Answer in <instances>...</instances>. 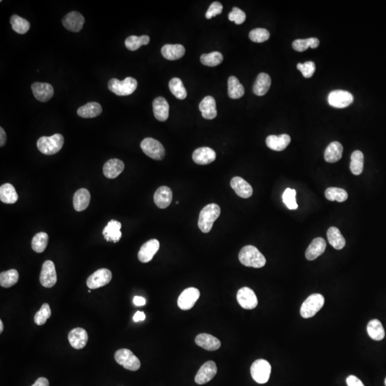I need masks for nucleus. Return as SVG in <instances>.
I'll use <instances>...</instances> for the list:
<instances>
[{
  "mask_svg": "<svg viewBox=\"0 0 386 386\" xmlns=\"http://www.w3.org/2000/svg\"><path fill=\"white\" fill-rule=\"evenodd\" d=\"M239 260L245 266L255 268H262L266 263L263 255L253 245H247L242 248L239 253Z\"/></svg>",
  "mask_w": 386,
  "mask_h": 386,
  "instance_id": "obj_1",
  "label": "nucleus"
},
{
  "mask_svg": "<svg viewBox=\"0 0 386 386\" xmlns=\"http://www.w3.org/2000/svg\"><path fill=\"white\" fill-rule=\"evenodd\" d=\"M220 208L217 204L212 203L206 205L200 213L198 227L204 233H210L213 223L220 214Z\"/></svg>",
  "mask_w": 386,
  "mask_h": 386,
  "instance_id": "obj_2",
  "label": "nucleus"
},
{
  "mask_svg": "<svg viewBox=\"0 0 386 386\" xmlns=\"http://www.w3.org/2000/svg\"><path fill=\"white\" fill-rule=\"evenodd\" d=\"M64 137L61 134H55L50 137H40L37 143L39 150L43 154L52 155L58 153L64 145Z\"/></svg>",
  "mask_w": 386,
  "mask_h": 386,
  "instance_id": "obj_3",
  "label": "nucleus"
},
{
  "mask_svg": "<svg viewBox=\"0 0 386 386\" xmlns=\"http://www.w3.org/2000/svg\"><path fill=\"white\" fill-rule=\"evenodd\" d=\"M137 87V81L133 77H126L123 81L117 79H111L108 83V88L111 92L118 96H128L133 93Z\"/></svg>",
  "mask_w": 386,
  "mask_h": 386,
  "instance_id": "obj_4",
  "label": "nucleus"
},
{
  "mask_svg": "<svg viewBox=\"0 0 386 386\" xmlns=\"http://www.w3.org/2000/svg\"><path fill=\"white\" fill-rule=\"evenodd\" d=\"M325 303L323 296L319 293H315L309 296L304 301L300 308V315L304 319L313 317L322 308Z\"/></svg>",
  "mask_w": 386,
  "mask_h": 386,
  "instance_id": "obj_5",
  "label": "nucleus"
},
{
  "mask_svg": "<svg viewBox=\"0 0 386 386\" xmlns=\"http://www.w3.org/2000/svg\"><path fill=\"white\" fill-rule=\"evenodd\" d=\"M251 373L253 380L257 384H266L269 381L271 365L265 360H257L252 364Z\"/></svg>",
  "mask_w": 386,
  "mask_h": 386,
  "instance_id": "obj_6",
  "label": "nucleus"
},
{
  "mask_svg": "<svg viewBox=\"0 0 386 386\" xmlns=\"http://www.w3.org/2000/svg\"><path fill=\"white\" fill-rule=\"evenodd\" d=\"M115 359L117 364L132 371L139 370L141 365L140 360L128 349H120L116 351Z\"/></svg>",
  "mask_w": 386,
  "mask_h": 386,
  "instance_id": "obj_7",
  "label": "nucleus"
},
{
  "mask_svg": "<svg viewBox=\"0 0 386 386\" xmlns=\"http://www.w3.org/2000/svg\"><path fill=\"white\" fill-rule=\"evenodd\" d=\"M144 153L150 158L156 160H162L165 157V148L163 145L153 138L148 137L142 141L140 144Z\"/></svg>",
  "mask_w": 386,
  "mask_h": 386,
  "instance_id": "obj_8",
  "label": "nucleus"
},
{
  "mask_svg": "<svg viewBox=\"0 0 386 386\" xmlns=\"http://www.w3.org/2000/svg\"><path fill=\"white\" fill-rule=\"evenodd\" d=\"M328 100L329 105L333 107L345 108L353 103L354 97L347 91L337 89L329 94Z\"/></svg>",
  "mask_w": 386,
  "mask_h": 386,
  "instance_id": "obj_9",
  "label": "nucleus"
},
{
  "mask_svg": "<svg viewBox=\"0 0 386 386\" xmlns=\"http://www.w3.org/2000/svg\"><path fill=\"white\" fill-rule=\"evenodd\" d=\"M112 275L110 270L106 268L97 270L87 279V285L89 289H97L109 283Z\"/></svg>",
  "mask_w": 386,
  "mask_h": 386,
  "instance_id": "obj_10",
  "label": "nucleus"
},
{
  "mask_svg": "<svg viewBox=\"0 0 386 386\" xmlns=\"http://www.w3.org/2000/svg\"><path fill=\"white\" fill-rule=\"evenodd\" d=\"M57 280L58 278L55 264L51 260L45 261L43 263L40 276L42 285L45 288H52L56 284Z\"/></svg>",
  "mask_w": 386,
  "mask_h": 386,
  "instance_id": "obj_11",
  "label": "nucleus"
},
{
  "mask_svg": "<svg viewBox=\"0 0 386 386\" xmlns=\"http://www.w3.org/2000/svg\"><path fill=\"white\" fill-rule=\"evenodd\" d=\"M237 300L240 306L246 310L256 308L258 303L256 293L248 287H243L237 291Z\"/></svg>",
  "mask_w": 386,
  "mask_h": 386,
  "instance_id": "obj_12",
  "label": "nucleus"
},
{
  "mask_svg": "<svg viewBox=\"0 0 386 386\" xmlns=\"http://www.w3.org/2000/svg\"><path fill=\"white\" fill-rule=\"evenodd\" d=\"M200 291L197 288H187L179 296L178 300H177V305L181 310H190L194 306V304L200 298Z\"/></svg>",
  "mask_w": 386,
  "mask_h": 386,
  "instance_id": "obj_13",
  "label": "nucleus"
},
{
  "mask_svg": "<svg viewBox=\"0 0 386 386\" xmlns=\"http://www.w3.org/2000/svg\"><path fill=\"white\" fill-rule=\"evenodd\" d=\"M217 368L215 363L212 361H208L204 364L194 378V381L198 385H203L210 382L215 376Z\"/></svg>",
  "mask_w": 386,
  "mask_h": 386,
  "instance_id": "obj_14",
  "label": "nucleus"
},
{
  "mask_svg": "<svg viewBox=\"0 0 386 386\" xmlns=\"http://www.w3.org/2000/svg\"><path fill=\"white\" fill-rule=\"evenodd\" d=\"M84 23V17L78 12H69L63 19V26L70 32H80Z\"/></svg>",
  "mask_w": 386,
  "mask_h": 386,
  "instance_id": "obj_15",
  "label": "nucleus"
},
{
  "mask_svg": "<svg viewBox=\"0 0 386 386\" xmlns=\"http://www.w3.org/2000/svg\"><path fill=\"white\" fill-rule=\"evenodd\" d=\"M160 248V242L156 239L149 240L143 244L138 253V259L140 262L147 263L152 260L154 255Z\"/></svg>",
  "mask_w": 386,
  "mask_h": 386,
  "instance_id": "obj_16",
  "label": "nucleus"
},
{
  "mask_svg": "<svg viewBox=\"0 0 386 386\" xmlns=\"http://www.w3.org/2000/svg\"><path fill=\"white\" fill-rule=\"evenodd\" d=\"M32 90L35 98L43 103L49 101L54 95V88L49 83H33L32 85Z\"/></svg>",
  "mask_w": 386,
  "mask_h": 386,
  "instance_id": "obj_17",
  "label": "nucleus"
},
{
  "mask_svg": "<svg viewBox=\"0 0 386 386\" xmlns=\"http://www.w3.org/2000/svg\"><path fill=\"white\" fill-rule=\"evenodd\" d=\"M68 340L71 346L80 350L86 347L88 341V334L85 329L76 328L69 332Z\"/></svg>",
  "mask_w": 386,
  "mask_h": 386,
  "instance_id": "obj_18",
  "label": "nucleus"
},
{
  "mask_svg": "<svg viewBox=\"0 0 386 386\" xmlns=\"http://www.w3.org/2000/svg\"><path fill=\"white\" fill-rule=\"evenodd\" d=\"M216 153L208 147L197 148L193 154V160L196 164L208 165L215 160Z\"/></svg>",
  "mask_w": 386,
  "mask_h": 386,
  "instance_id": "obj_19",
  "label": "nucleus"
},
{
  "mask_svg": "<svg viewBox=\"0 0 386 386\" xmlns=\"http://www.w3.org/2000/svg\"><path fill=\"white\" fill-rule=\"evenodd\" d=\"M231 188L242 198H249L253 194V188L248 182L240 177H235L231 181Z\"/></svg>",
  "mask_w": 386,
  "mask_h": 386,
  "instance_id": "obj_20",
  "label": "nucleus"
},
{
  "mask_svg": "<svg viewBox=\"0 0 386 386\" xmlns=\"http://www.w3.org/2000/svg\"><path fill=\"white\" fill-rule=\"evenodd\" d=\"M172 192L171 188L162 186L156 191L154 194V202L160 209L168 208L172 203Z\"/></svg>",
  "mask_w": 386,
  "mask_h": 386,
  "instance_id": "obj_21",
  "label": "nucleus"
},
{
  "mask_svg": "<svg viewBox=\"0 0 386 386\" xmlns=\"http://www.w3.org/2000/svg\"><path fill=\"white\" fill-rule=\"evenodd\" d=\"M125 169V164L119 159H110L103 167V173L107 178L114 179L118 177Z\"/></svg>",
  "mask_w": 386,
  "mask_h": 386,
  "instance_id": "obj_22",
  "label": "nucleus"
},
{
  "mask_svg": "<svg viewBox=\"0 0 386 386\" xmlns=\"http://www.w3.org/2000/svg\"><path fill=\"white\" fill-rule=\"evenodd\" d=\"M153 112L154 117L160 122L166 121L169 117L170 106L168 101L163 97L154 99L153 103Z\"/></svg>",
  "mask_w": 386,
  "mask_h": 386,
  "instance_id": "obj_23",
  "label": "nucleus"
},
{
  "mask_svg": "<svg viewBox=\"0 0 386 386\" xmlns=\"http://www.w3.org/2000/svg\"><path fill=\"white\" fill-rule=\"evenodd\" d=\"M326 248V242L322 237H317L312 241L305 252L307 260H314L322 254Z\"/></svg>",
  "mask_w": 386,
  "mask_h": 386,
  "instance_id": "obj_24",
  "label": "nucleus"
},
{
  "mask_svg": "<svg viewBox=\"0 0 386 386\" xmlns=\"http://www.w3.org/2000/svg\"><path fill=\"white\" fill-rule=\"evenodd\" d=\"M122 224L117 220H110L103 230V234L107 242H117L120 241L122 237L120 229Z\"/></svg>",
  "mask_w": 386,
  "mask_h": 386,
  "instance_id": "obj_25",
  "label": "nucleus"
},
{
  "mask_svg": "<svg viewBox=\"0 0 386 386\" xmlns=\"http://www.w3.org/2000/svg\"><path fill=\"white\" fill-rule=\"evenodd\" d=\"M291 141V138L287 134L279 136L270 135L267 137L266 145L270 149L275 151H282L286 149Z\"/></svg>",
  "mask_w": 386,
  "mask_h": 386,
  "instance_id": "obj_26",
  "label": "nucleus"
},
{
  "mask_svg": "<svg viewBox=\"0 0 386 386\" xmlns=\"http://www.w3.org/2000/svg\"><path fill=\"white\" fill-rule=\"evenodd\" d=\"M195 343L209 351H214L221 346V343L217 338L207 333H201L195 338Z\"/></svg>",
  "mask_w": 386,
  "mask_h": 386,
  "instance_id": "obj_27",
  "label": "nucleus"
},
{
  "mask_svg": "<svg viewBox=\"0 0 386 386\" xmlns=\"http://www.w3.org/2000/svg\"><path fill=\"white\" fill-rule=\"evenodd\" d=\"M199 109L202 116L207 120H213L217 116L216 102L212 96L205 97L199 105Z\"/></svg>",
  "mask_w": 386,
  "mask_h": 386,
  "instance_id": "obj_28",
  "label": "nucleus"
},
{
  "mask_svg": "<svg viewBox=\"0 0 386 386\" xmlns=\"http://www.w3.org/2000/svg\"><path fill=\"white\" fill-rule=\"evenodd\" d=\"M90 202V193L86 188L78 190L74 194L73 206L77 212L87 209Z\"/></svg>",
  "mask_w": 386,
  "mask_h": 386,
  "instance_id": "obj_29",
  "label": "nucleus"
},
{
  "mask_svg": "<svg viewBox=\"0 0 386 386\" xmlns=\"http://www.w3.org/2000/svg\"><path fill=\"white\" fill-rule=\"evenodd\" d=\"M343 152V145L338 142H333L327 147L324 154V158L327 163H336L342 157Z\"/></svg>",
  "mask_w": 386,
  "mask_h": 386,
  "instance_id": "obj_30",
  "label": "nucleus"
},
{
  "mask_svg": "<svg viewBox=\"0 0 386 386\" xmlns=\"http://www.w3.org/2000/svg\"><path fill=\"white\" fill-rule=\"evenodd\" d=\"M271 86V79L268 74H259L257 77L254 86H253V92L257 96H263L269 90Z\"/></svg>",
  "mask_w": 386,
  "mask_h": 386,
  "instance_id": "obj_31",
  "label": "nucleus"
},
{
  "mask_svg": "<svg viewBox=\"0 0 386 386\" xmlns=\"http://www.w3.org/2000/svg\"><path fill=\"white\" fill-rule=\"evenodd\" d=\"M161 52L166 60H177L183 58L185 49L182 44H165L162 47Z\"/></svg>",
  "mask_w": 386,
  "mask_h": 386,
  "instance_id": "obj_32",
  "label": "nucleus"
},
{
  "mask_svg": "<svg viewBox=\"0 0 386 386\" xmlns=\"http://www.w3.org/2000/svg\"><path fill=\"white\" fill-rule=\"evenodd\" d=\"M103 112L102 106L95 102L87 103L77 109V115L83 118H93L100 115Z\"/></svg>",
  "mask_w": 386,
  "mask_h": 386,
  "instance_id": "obj_33",
  "label": "nucleus"
},
{
  "mask_svg": "<svg viewBox=\"0 0 386 386\" xmlns=\"http://www.w3.org/2000/svg\"><path fill=\"white\" fill-rule=\"evenodd\" d=\"M0 200L6 204H14L18 200V194L15 187L10 183H5L0 187Z\"/></svg>",
  "mask_w": 386,
  "mask_h": 386,
  "instance_id": "obj_34",
  "label": "nucleus"
},
{
  "mask_svg": "<svg viewBox=\"0 0 386 386\" xmlns=\"http://www.w3.org/2000/svg\"><path fill=\"white\" fill-rule=\"evenodd\" d=\"M329 243L336 250H341L345 247V240L341 231L336 227H331L327 232Z\"/></svg>",
  "mask_w": 386,
  "mask_h": 386,
  "instance_id": "obj_35",
  "label": "nucleus"
},
{
  "mask_svg": "<svg viewBox=\"0 0 386 386\" xmlns=\"http://www.w3.org/2000/svg\"><path fill=\"white\" fill-rule=\"evenodd\" d=\"M367 331L369 336L374 341H381L385 337V330L381 321L374 319L367 324Z\"/></svg>",
  "mask_w": 386,
  "mask_h": 386,
  "instance_id": "obj_36",
  "label": "nucleus"
},
{
  "mask_svg": "<svg viewBox=\"0 0 386 386\" xmlns=\"http://www.w3.org/2000/svg\"><path fill=\"white\" fill-rule=\"evenodd\" d=\"M245 94V89L238 79L231 76L228 79V95L232 99H240Z\"/></svg>",
  "mask_w": 386,
  "mask_h": 386,
  "instance_id": "obj_37",
  "label": "nucleus"
},
{
  "mask_svg": "<svg viewBox=\"0 0 386 386\" xmlns=\"http://www.w3.org/2000/svg\"><path fill=\"white\" fill-rule=\"evenodd\" d=\"M364 155L360 150H356L351 154V162L350 168L352 173L355 175H360L364 171Z\"/></svg>",
  "mask_w": 386,
  "mask_h": 386,
  "instance_id": "obj_38",
  "label": "nucleus"
},
{
  "mask_svg": "<svg viewBox=\"0 0 386 386\" xmlns=\"http://www.w3.org/2000/svg\"><path fill=\"white\" fill-rule=\"evenodd\" d=\"M19 280V273L18 270L11 269L2 272L0 274V285L3 288H10L15 285Z\"/></svg>",
  "mask_w": 386,
  "mask_h": 386,
  "instance_id": "obj_39",
  "label": "nucleus"
},
{
  "mask_svg": "<svg viewBox=\"0 0 386 386\" xmlns=\"http://www.w3.org/2000/svg\"><path fill=\"white\" fill-rule=\"evenodd\" d=\"M320 44V41L319 39L316 38H311L305 39V40H302V39H299V40H295L293 43V48L297 52H304L307 50L308 47L312 49H316L319 47Z\"/></svg>",
  "mask_w": 386,
  "mask_h": 386,
  "instance_id": "obj_40",
  "label": "nucleus"
},
{
  "mask_svg": "<svg viewBox=\"0 0 386 386\" xmlns=\"http://www.w3.org/2000/svg\"><path fill=\"white\" fill-rule=\"evenodd\" d=\"M49 241L48 235L44 232L37 233L32 240V248L38 253H43L47 248Z\"/></svg>",
  "mask_w": 386,
  "mask_h": 386,
  "instance_id": "obj_41",
  "label": "nucleus"
},
{
  "mask_svg": "<svg viewBox=\"0 0 386 386\" xmlns=\"http://www.w3.org/2000/svg\"><path fill=\"white\" fill-rule=\"evenodd\" d=\"M169 88L172 95L178 100H184L188 95L183 82L177 77H174L170 81Z\"/></svg>",
  "mask_w": 386,
  "mask_h": 386,
  "instance_id": "obj_42",
  "label": "nucleus"
},
{
  "mask_svg": "<svg viewBox=\"0 0 386 386\" xmlns=\"http://www.w3.org/2000/svg\"><path fill=\"white\" fill-rule=\"evenodd\" d=\"M10 23L13 30L20 35L27 33L30 28V23L27 20L17 15H14L11 17Z\"/></svg>",
  "mask_w": 386,
  "mask_h": 386,
  "instance_id": "obj_43",
  "label": "nucleus"
},
{
  "mask_svg": "<svg viewBox=\"0 0 386 386\" xmlns=\"http://www.w3.org/2000/svg\"><path fill=\"white\" fill-rule=\"evenodd\" d=\"M150 37L148 35H142L140 37L132 35L126 39V46L127 49L130 51H135L141 46L149 44Z\"/></svg>",
  "mask_w": 386,
  "mask_h": 386,
  "instance_id": "obj_44",
  "label": "nucleus"
},
{
  "mask_svg": "<svg viewBox=\"0 0 386 386\" xmlns=\"http://www.w3.org/2000/svg\"><path fill=\"white\" fill-rule=\"evenodd\" d=\"M325 196L330 201H337L343 203L348 197V194L345 190L338 188H329L325 191Z\"/></svg>",
  "mask_w": 386,
  "mask_h": 386,
  "instance_id": "obj_45",
  "label": "nucleus"
},
{
  "mask_svg": "<svg viewBox=\"0 0 386 386\" xmlns=\"http://www.w3.org/2000/svg\"><path fill=\"white\" fill-rule=\"evenodd\" d=\"M223 56L220 52H213L209 54H203L200 57L202 64L208 67H215L221 64Z\"/></svg>",
  "mask_w": 386,
  "mask_h": 386,
  "instance_id": "obj_46",
  "label": "nucleus"
},
{
  "mask_svg": "<svg viewBox=\"0 0 386 386\" xmlns=\"http://www.w3.org/2000/svg\"><path fill=\"white\" fill-rule=\"evenodd\" d=\"M52 312L49 304L44 303L42 305L41 308L35 314L34 321L38 325H43L47 322V320L50 318Z\"/></svg>",
  "mask_w": 386,
  "mask_h": 386,
  "instance_id": "obj_47",
  "label": "nucleus"
},
{
  "mask_svg": "<svg viewBox=\"0 0 386 386\" xmlns=\"http://www.w3.org/2000/svg\"><path fill=\"white\" fill-rule=\"evenodd\" d=\"M296 191L294 189L287 188L282 194V200L287 208L290 210H296L299 208L296 200Z\"/></svg>",
  "mask_w": 386,
  "mask_h": 386,
  "instance_id": "obj_48",
  "label": "nucleus"
},
{
  "mask_svg": "<svg viewBox=\"0 0 386 386\" xmlns=\"http://www.w3.org/2000/svg\"><path fill=\"white\" fill-rule=\"evenodd\" d=\"M250 40L256 43H262L270 38V32L266 29L257 28L250 32Z\"/></svg>",
  "mask_w": 386,
  "mask_h": 386,
  "instance_id": "obj_49",
  "label": "nucleus"
},
{
  "mask_svg": "<svg viewBox=\"0 0 386 386\" xmlns=\"http://www.w3.org/2000/svg\"><path fill=\"white\" fill-rule=\"evenodd\" d=\"M297 68L300 71L305 78H310L314 75L315 71H316V64L313 62L308 61L305 62L303 64L299 63L297 64Z\"/></svg>",
  "mask_w": 386,
  "mask_h": 386,
  "instance_id": "obj_50",
  "label": "nucleus"
},
{
  "mask_svg": "<svg viewBox=\"0 0 386 386\" xmlns=\"http://www.w3.org/2000/svg\"><path fill=\"white\" fill-rule=\"evenodd\" d=\"M230 21H235L236 24H241L246 19V15L243 11L237 7H234L228 15Z\"/></svg>",
  "mask_w": 386,
  "mask_h": 386,
  "instance_id": "obj_51",
  "label": "nucleus"
},
{
  "mask_svg": "<svg viewBox=\"0 0 386 386\" xmlns=\"http://www.w3.org/2000/svg\"><path fill=\"white\" fill-rule=\"evenodd\" d=\"M222 9H223V7H222L221 3L218 2V1H214L211 4L209 9L207 11L206 14H205V18L210 20L213 18V17L216 16V15H220V14L222 13Z\"/></svg>",
  "mask_w": 386,
  "mask_h": 386,
  "instance_id": "obj_52",
  "label": "nucleus"
},
{
  "mask_svg": "<svg viewBox=\"0 0 386 386\" xmlns=\"http://www.w3.org/2000/svg\"><path fill=\"white\" fill-rule=\"evenodd\" d=\"M346 382L348 386H365L364 385V384H363L362 381L355 376L347 377Z\"/></svg>",
  "mask_w": 386,
  "mask_h": 386,
  "instance_id": "obj_53",
  "label": "nucleus"
},
{
  "mask_svg": "<svg viewBox=\"0 0 386 386\" xmlns=\"http://www.w3.org/2000/svg\"><path fill=\"white\" fill-rule=\"evenodd\" d=\"M32 386H49V381L47 378L42 377L38 378Z\"/></svg>",
  "mask_w": 386,
  "mask_h": 386,
  "instance_id": "obj_54",
  "label": "nucleus"
},
{
  "mask_svg": "<svg viewBox=\"0 0 386 386\" xmlns=\"http://www.w3.org/2000/svg\"><path fill=\"white\" fill-rule=\"evenodd\" d=\"M133 302L136 306H143L146 304V300L140 296H135L133 299Z\"/></svg>",
  "mask_w": 386,
  "mask_h": 386,
  "instance_id": "obj_55",
  "label": "nucleus"
},
{
  "mask_svg": "<svg viewBox=\"0 0 386 386\" xmlns=\"http://www.w3.org/2000/svg\"><path fill=\"white\" fill-rule=\"evenodd\" d=\"M7 141V134L2 128H0V146L3 147Z\"/></svg>",
  "mask_w": 386,
  "mask_h": 386,
  "instance_id": "obj_56",
  "label": "nucleus"
},
{
  "mask_svg": "<svg viewBox=\"0 0 386 386\" xmlns=\"http://www.w3.org/2000/svg\"><path fill=\"white\" fill-rule=\"evenodd\" d=\"M146 318L144 312L137 311L134 316L133 320L135 322H139V321H144Z\"/></svg>",
  "mask_w": 386,
  "mask_h": 386,
  "instance_id": "obj_57",
  "label": "nucleus"
},
{
  "mask_svg": "<svg viewBox=\"0 0 386 386\" xmlns=\"http://www.w3.org/2000/svg\"><path fill=\"white\" fill-rule=\"evenodd\" d=\"M3 329H4V326H3L2 321H0V333H2Z\"/></svg>",
  "mask_w": 386,
  "mask_h": 386,
  "instance_id": "obj_58",
  "label": "nucleus"
},
{
  "mask_svg": "<svg viewBox=\"0 0 386 386\" xmlns=\"http://www.w3.org/2000/svg\"><path fill=\"white\" fill-rule=\"evenodd\" d=\"M385 386H386V379H385Z\"/></svg>",
  "mask_w": 386,
  "mask_h": 386,
  "instance_id": "obj_59",
  "label": "nucleus"
}]
</instances>
